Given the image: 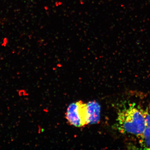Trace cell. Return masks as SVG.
<instances>
[{"label": "cell", "instance_id": "cell-5", "mask_svg": "<svg viewBox=\"0 0 150 150\" xmlns=\"http://www.w3.org/2000/svg\"><path fill=\"white\" fill-rule=\"evenodd\" d=\"M143 112L144 116L146 127H150V110L146 109V110H143Z\"/></svg>", "mask_w": 150, "mask_h": 150}, {"label": "cell", "instance_id": "cell-4", "mask_svg": "<svg viewBox=\"0 0 150 150\" xmlns=\"http://www.w3.org/2000/svg\"><path fill=\"white\" fill-rule=\"evenodd\" d=\"M140 144L145 149H150V127H146L142 134L138 136Z\"/></svg>", "mask_w": 150, "mask_h": 150}, {"label": "cell", "instance_id": "cell-2", "mask_svg": "<svg viewBox=\"0 0 150 150\" xmlns=\"http://www.w3.org/2000/svg\"><path fill=\"white\" fill-rule=\"evenodd\" d=\"M86 104V103L79 100L69 105L66 113V118L70 125L79 128L87 125Z\"/></svg>", "mask_w": 150, "mask_h": 150}, {"label": "cell", "instance_id": "cell-1", "mask_svg": "<svg viewBox=\"0 0 150 150\" xmlns=\"http://www.w3.org/2000/svg\"><path fill=\"white\" fill-rule=\"evenodd\" d=\"M116 128L122 134L139 136L146 128L143 110L134 104L119 110L118 113Z\"/></svg>", "mask_w": 150, "mask_h": 150}, {"label": "cell", "instance_id": "cell-3", "mask_svg": "<svg viewBox=\"0 0 150 150\" xmlns=\"http://www.w3.org/2000/svg\"><path fill=\"white\" fill-rule=\"evenodd\" d=\"M100 106L96 101H89L86 104V115L87 125L96 124L100 119Z\"/></svg>", "mask_w": 150, "mask_h": 150}]
</instances>
